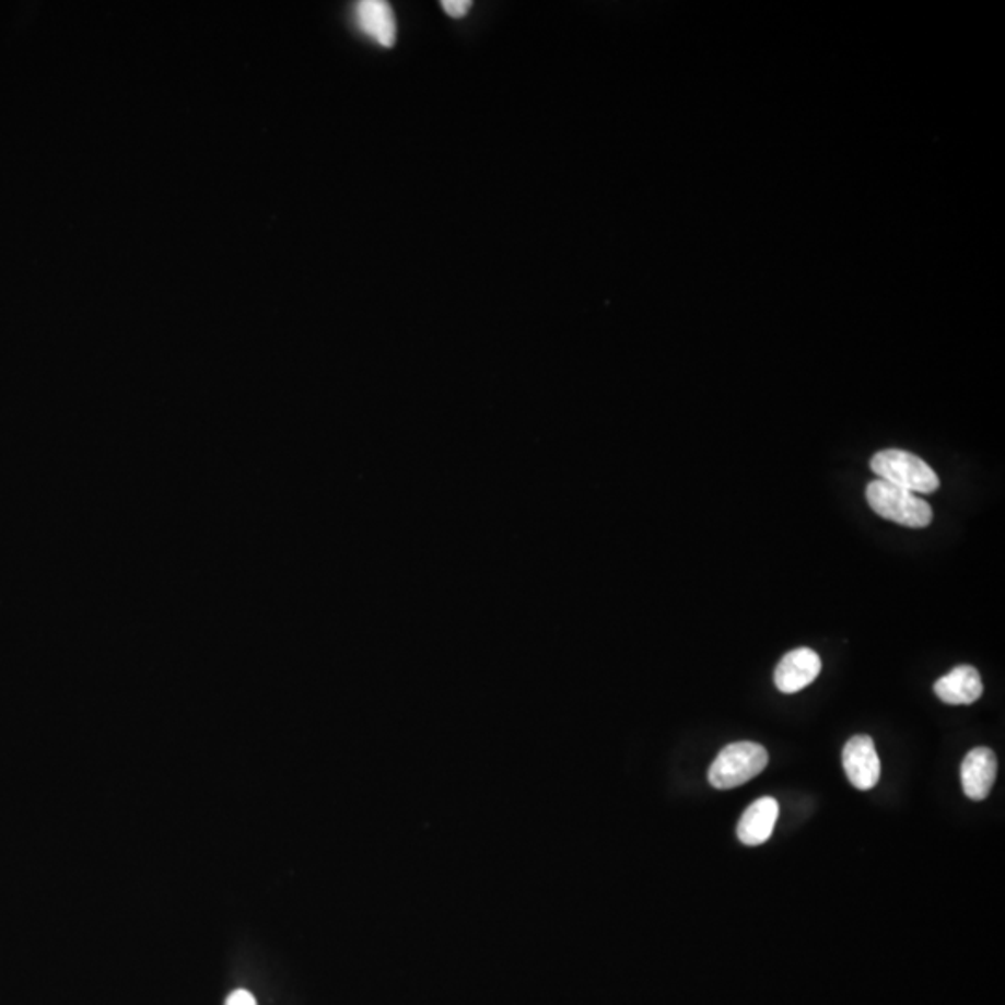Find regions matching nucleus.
Wrapping results in <instances>:
<instances>
[{
  "instance_id": "obj_1",
  "label": "nucleus",
  "mask_w": 1005,
  "mask_h": 1005,
  "mask_svg": "<svg viewBox=\"0 0 1005 1005\" xmlns=\"http://www.w3.org/2000/svg\"><path fill=\"white\" fill-rule=\"evenodd\" d=\"M869 468L880 481L903 488L912 493H933L940 487V479L930 464L909 451H879L872 458Z\"/></svg>"
},
{
  "instance_id": "obj_2",
  "label": "nucleus",
  "mask_w": 1005,
  "mask_h": 1005,
  "mask_svg": "<svg viewBox=\"0 0 1005 1005\" xmlns=\"http://www.w3.org/2000/svg\"><path fill=\"white\" fill-rule=\"evenodd\" d=\"M866 500L880 518L890 519L911 529H924L933 519V509L916 493L893 487L890 482L872 481L866 488Z\"/></svg>"
},
{
  "instance_id": "obj_3",
  "label": "nucleus",
  "mask_w": 1005,
  "mask_h": 1005,
  "mask_svg": "<svg viewBox=\"0 0 1005 1005\" xmlns=\"http://www.w3.org/2000/svg\"><path fill=\"white\" fill-rule=\"evenodd\" d=\"M769 755L766 747L755 741H737L726 745L718 752L710 768L708 779L715 790H732L744 786L768 768Z\"/></svg>"
},
{
  "instance_id": "obj_4",
  "label": "nucleus",
  "mask_w": 1005,
  "mask_h": 1005,
  "mask_svg": "<svg viewBox=\"0 0 1005 1005\" xmlns=\"http://www.w3.org/2000/svg\"><path fill=\"white\" fill-rule=\"evenodd\" d=\"M843 769L856 790L868 792L880 779V760L869 736L851 737L842 752Z\"/></svg>"
},
{
  "instance_id": "obj_5",
  "label": "nucleus",
  "mask_w": 1005,
  "mask_h": 1005,
  "mask_svg": "<svg viewBox=\"0 0 1005 1005\" xmlns=\"http://www.w3.org/2000/svg\"><path fill=\"white\" fill-rule=\"evenodd\" d=\"M821 673V659L810 648H797L787 652L774 670V686L786 694L799 693L801 689L810 686Z\"/></svg>"
},
{
  "instance_id": "obj_6",
  "label": "nucleus",
  "mask_w": 1005,
  "mask_h": 1005,
  "mask_svg": "<svg viewBox=\"0 0 1005 1005\" xmlns=\"http://www.w3.org/2000/svg\"><path fill=\"white\" fill-rule=\"evenodd\" d=\"M998 773V760L993 750L975 747L970 750L961 766L962 792L968 799L983 801L993 790Z\"/></svg>"
},
{
  "instance_id": "obj_7",
  "label": "nucleus",
  "mask_w": 1005,
  "mask_h": 1005,
  "mask_svg": "<svg viewBox=\"0 0 1005 1005\" xmlns=\"http://www.w3.org/2000/svg\"><path fill=\"white\" fill-rule=\"evenodd\" d=\"M935 693L946 704L967 706L983 694V680L974 667L961 665L935 681Z\"/></svg>"
},
{
  "instance_id": "obj_8",
  "label": "nucleus",
  "mask_w": 1005,
  "mask_h": 1005,
  "mask_svg": "<svg viewBox=\"0 0 1005 1005\" xmlns=\"http://www.w3.org/2000/svg\"><path fill=\"white\" fill-rule=\"evenodd\" d=\"M776 819H779V803L773 797L755 801L737 823L739 842L750 848L768 842L773 834Z\"/></svg>"
},
{
  "instance_id": "obj_9",
  "label": "nucleus",
  "mask_w": 1005,
  "mask_h": 1005,
  "mask_svg": "<svg viewBox=\"0 0 1005 1005\" xmlns=\"http://www.w3.org/2000/svg\"><path fill=\"white\" fill-rule=\"evenodd\" d=\"M357 23L363 34L384 47H394L397 39V23L394 10L382 0H365L357 7Z\"/></svg>"
},
{
  "instance_id": "obj_10",
  "label": "nucleus",
  "mask_w": 1005,
  "mask_h": 1005,
  "mask_svg": "<svg viewBox=\"0 0 1005 1005\" xmlns=\"http://www.w3.org/2000/svg\"><path fill=\"white\" fill-rule=\"evenodd\" d=\"M469 7H471L469 0H445V2H442L445 13L451 17H456V20L464 17L468 13Z\"/></svg>"
},
{
  "instance_id": "obj_11",
  "label": "nucleus",
  "mask_w": 1005,
  "mask_h": 1005,
  "mask_svg": "<svg viewBox=\"0 0 1005 1005\" xmlns=\"http://www.w3.org/2000/svg\"><path fill=\"white\" fill-rule=\"evenodd\" d=\"M225 1005H257L256 998L248 991H235Z\"/></svg>"
}]
</instances>
